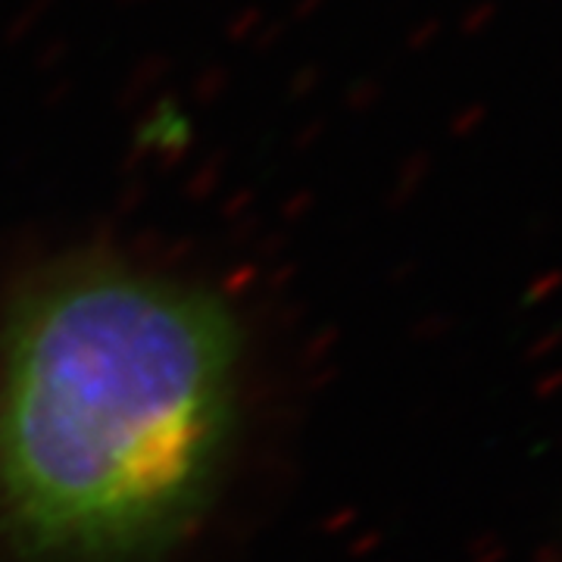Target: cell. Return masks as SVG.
Wrapping results in <instances>:
<instances>
[{
  "mask_svg": "<svg viewBox=\"0 0 562 562\" xmlns=\"http://www.w3.org/2000/svg\"><path fill=\"white\" fill-rule=\"evenodd\" d=\"M244 382L220 291L106 254L32 269L0 310V557H169L232 475Z\"/></svg>",
  "mask_w": 562,
  "mask_h": 562,
  "instance_id": "1",
  "label": "cell"
}]
</instances>
